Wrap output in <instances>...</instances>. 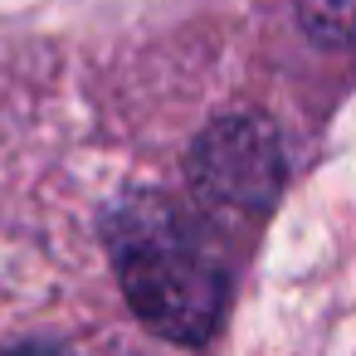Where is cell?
<instances>
[{
	"instance_id": "cell-2",
	"label": "cell",
	"mask_w": 356,
	"mask_h": 356,
	"mask_svg": "<svg viewBox=\"0 0 356 356\" xmlns=\"http://www.w3.org/2000/svg\"><path fill=\"white\" fill-rule=\"evenodd\" d=\"M283 142L273 122L234 113L200 132L191 152V181L200 195L234 210H268L283 191Z\"/></svg>"
},
{
	"instance_id": "cell-1",
	"label": "cell",
	"mask_w": 356,
	"mask_h": 356,
	"mask_svg": "<svg viewBox=\"0 0 356 356\" xmlns=\"http://www.w3.org/2000/svg\"><path fill=\"white\" fill-rule=\"evenodd\" d=\"M108 244L132 312L171 337L205 341L225 312V268L195 225L161 195H127L108 215Z\"/></svg>"
},
{
	"instance_id": "cell-3",
	"label": "cell",
	"mask_w": 356,
	"mask_h": 356,
	"mask_svg": "<svg viewBox=\"0 0 356 356\" xmlns=\"http://www.w3.org/2000/svg\"><path fill=\"white\" fill-rule=\"evenodd\" d=\"M302 30L327 49H356V0H298Z\"/></svg>"
},
{
	"instance_id": "cell-4",
	"label": "cell",
	"mask_w": 356,
	"mask_h": 356,
	"mask_svg": "<svg viewBox=\"0 0 356 356\" xmlns=\"http://www.w3.org/2000/svg\"><path fill=\"white\" fill-rule=\"evenodd\" d=\"M0 356H54V351H44V346H10V351H0Z\"/></svg>"
}]
</instances>
